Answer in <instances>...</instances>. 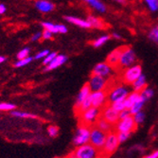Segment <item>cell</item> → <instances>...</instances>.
Listing matches in <instances>:
<instances>
[{
  "label": "cell",
  "mask_w": 158,
  "mask_h": 158,
  "mask_svg": "<svg viewBox=\"0 0 158 158\" xmlns=\"http://www.w3.org/2000/svg\"><path fill=\"white\" fill-rule=\"evenodd\" d=\"M87 83H88L92 92L100 91V90L107 91L110 87V79L92 74Z\"/></svg>",
  "instance_id": "obj_9"
},
{
  "label": "cell",
  "mask_w": 158,
  "mask_h": 158,
  "mask_svg": "<svg viewBox=\"0 0 158 158\" xmlns=\"http://www.w3.org/2000/svg\"><path fill=\"white\" fill-rule=\"evenodd\" d=\"M6 60H7V58H6L5 56H1V55H0V64H3V63H5Z\"/></svg>",
  "instance_id": "obj_46"
},
{
  "label": "cell",
  "mask_w": 158,
  "mask_h": 158,
  "mask_svg": "<svg viewBox=\"0 0 158 158\" xmlns=\"http://www.w3.org/2000/svg\"><path fill=\"white\" fill-rule=\"evenodd\" d=\"M139 94H140V98L143 100H145V102H148V100H150L153 97L154 91H153V89H152L150 87H147V86H146L144 89H142L139 92Z\"/></svg>",
  "instance_id": "obj_27"
},
{
  "label": "cell",
  "mask_w": 158,
  "mask_h": 158,
  "mask_svg": "<svg viewBox=\"0 0 158 158\" xmlns=\"http://www.w3.org/2000/svg\"><path fill=\"white\" fill-rule=\"evenodd\" d=\"M118 145H119V141L118 138V135L116 133H112V132L108 133L106 141L104 143V146H103L102 150L100 151L102 153L103 158H107L108 156L113 154L117 151Z\"/></svg>",
  "instance_id": "obj_6"
},
{
  "label": "cell",
  "mask_w": 158,
  "mask_h": 158,
  "mask_svg": "<svg viewBox=\"0 0 158 158\" xmlns=\"http://www.w3.org/2000/svg\"><path fill=\"white\" fill-rule=\"evenodd\" d=\"M117 135H118V138L119 143H123V142H125L129 137L131 136L132 133H128V132H119V133H117Z\"/></svg>",
  "instance_id": "obj_37"
},
{
  "label": "cell",
  "mask_w": 158,
  "mask_h": 158,
  "mask_svg": "<svg viewBox=\"0 0 158 158\" xmlns=\"http://www.w3.org/2000/svg\"><path fill=\"white\" fill-rule=\"evenodd\" d=\"M111 37H113L114 39H116V40H121V39H122L121 35L118 34V33H117V32H114V33L111 35Z\"/></svg>",
  "instance_id": "obj_45"
},
{
  "label": "cell",
  "mask_w": 158,
  "mask_h": 158,
  "mask_svg": "<svg viewBox=\"0 0 158 158\" xmlns=\"http://www.w3.org/2000/svg\"><path fill=\"white\" fill-rule=\"evenodd\" d=\"M146 86H147V79H146V76L143 73L131 84L132 90L136 91V92H140L142 89H144Z\"/></svg>",
  "instance_id": "obj_19"
},
{
  "label": "cell",
  "mask_w": 158,
  "mask_h": 158,
  "mask_svg": "<svg viewBox=\"0 0 158 158\" xmlns=\"http://www.w3.org/2000/svg\"><path fill=\"white\" fill-rule=\"evenodd\" d=\"M58 54L57 52H49L44 59H43V64L44 65H48L54 58H55V56Z\"/></svg>",
  "instance_id": "obj_38"
},
{
  "label": "cell",
  "mask_w": 158,
  "mask_h": 158,
  "mask_svg": "<svg viewBox=\"0 0 158 158\" xmlns=\"http://www.w3.org/2000/svg\"><path fill=\"white\" fill-rule=\"evenodd\" d=\"M48 134L50 137H56L59 135V128L54 125H50L48 127Z\"/></svg>",
  "instance_id": "obj_33"
},
{
  "label": "cell",
  "mask_w": 158,
  "mask_h": 158,
  "mask_svg": "<svg viewBox=\"0 0 158 158\" xmlns=\"http://www.w3.org/2000/svg\"><path fill=\"white\" fill-rule=\"evenodd\" d=\"M137 61V57L135 50L130 47H122L118 68L125 69L129 66L135 64Z\"/></svg>",
  "instance_id": "obj_4"
},
{
  "label": "cell",
  "mask_w": 158,
  "mask_h": 158,
  "mask_svg": "<svg viewBox=\"0 0 158 158\" xmlns=\"http://www.w3.org/2000/svg\"><path fill=\"white\" fill-rule=\"evenodd\" d=\"M68 58L67 56L64 55V54H57L55 56V58L48 64L46 65V71H50V70H54L56 68L60 67L61 65L64 64L66 62H67Z\"/></svg>",
  "instance_id": "obj_17"
},
{
  "label": "cell",
  "mask_w": 158,
  "mask_h": 158,
  "mask_svg": "<svg viewBox=\"0 0 158 158\" xmlns=\"http://www.w3.org/2000/svg\"><path fill=\"white\" fill-rule=\"evenodd\" d=\"M90 130H91V127L86 126L84 124H81L78 127L77 131L75 133V135H74V138H73V143L76 147L89 143Z\"/></svg>",
  "instance_id": "obj_8"
},
{
  "label": "cell",
  "mask_w": 158,
  "mask_h": 158,
  "mask_svg": "<svg viewBox=\"0 0 158 158\" xmlns=\"http://www.w3.org/2000/svg\"><path fill=\"white\" fill-rule=\"evenodd\" d=\"M110 106L114 109L116 110L117 112H121L122 110L126 109V106H125V99L123 100H118V102H112L110 103Z\"/></svg>",
  "instance_id": "obj_29"
},
{
  "label": "cell",
  "mask_w": 158,
  "mask_h": 158,
  "mask_svg": "<svg viewBox=\"0 0 158 158\" xmlns=\"http://www.w3.org/2000/svg\"><path fill=\"white\" fill-rule=\"evenodd\" d=\"M33 61V58L31 56L27 57V58H24V59H21V60H17V62H15L14 64V66L16 68H19V67H23V66H26L27 65L30 63H31Z\"/></svg>",
  "instance_id": "obj_31"
},
{
  "label": "cell",
  "mask_w": 158,
  "mask_h": 158,
  "mask_svg": "<svg viewBox=\"0 0 158 158\" xmlns=\"http://www.w3.org/2000/svg\"><path fill=\"white\" fill-rule=\"evenodd\" d=\"M68 158H76V157H75V153H74V152H70V153H69Z\"/></svg>",
  "instance_id": "obj_48"
},
{
  "label": "cell",
  "mask_w": 158,
  "mask_h": 158,
  "mask_svg": "<svg viewBox=\"0 0 158 158\" xmlns=\"http://www.w3.org/2000/svg\"><path fill=\"white\" fill-rule=\"evenodd\" d=\"M122 47L118 48L116 49L112 50L106 58V62L114 68H118L119 59H120V54H121Z\"/></svg>",
  "instance_id": "obj_16"
},
{
  "label": "cell",
  "mask_w": 158,
  "mask_h": 158,
  "mask_svg": "<svg viewBox=\"0 0 158 158\" xmlns=\"http://www.w3.org/2000/svg\"><path fill=\"white\" fill-rule=\"evenodd\" d=\"M74 153L76 158H103L102 152L88 143L77 147Z\"/></svg>",
  "instance_id": "obj_2"
},
{
  "label": "cell",
  "mask_w": 158,
  "mask_h": 158,
  "mask_svg": "<svg viewBox=\"0 0 158 158\" xmlns=\"http://www.w3.org/2000/svg\"><path fill=\"white\" fill-rule=\"evenodd\" d=\"M100 114H102V109L96 107H90L89 109L79 114V117L81 118V124L92 127L96 124L97 120L100 118Z\"/></svg>",
  "instance_id": "obj_3"
},
{
  "label": "cell",
  "mask_w": 158,
  "mask_h": 158,
  "mask_svg": "<svg viewBox=\"0 0 158 158\" xmlns=\"http://www.w3.org/2000/svg\"><path fill=\"white\" fill-rule=\"evenodd\" d=\"M42 27H44V30H48L51 31L53 34L55 33H62L64 34L68 31V28L66 26L63 24H53L50 22H42Z\"/></svg>",
  "instance_id": "obj_14"
},
{
  "label": "cell",
  "mask_w": 158,
  "mask_h": 158,
  "mask_svg": "<svg viewBox=\"0 0 158 158\" xmlns=\"http://www.w3.org/2000/svg\"><path fill=\"white\" fill-rule=\"evenodd\" d=\"M49 52H50V51H49L48 49H44V50H42V51H40V52H38V53L34 56V58H33V59H35V60L44 59L45 57H46Z\"/></svg>",
  "instance_id": "obj_39"
},
{
  "label": "cell",
  "mask_w": 158,
  "mask_h": 158,
  "mask_svg": "<svg viewBox=\"0 0 158 158\" xmlns=\"http://www.w3.org/2000/svg\"><path fill=\"white\" fill-rule=\"evenodd\" d=\"M142 74V66L140 64H133L125 69L122 72V81L126 84L131 85L140 75Z\"/></svg>",
  "instance_id": "obj_7"
},
{
  "label": "cell",
  "mask_w": 158,
  "mask_h": 158,
  "mask_svg": "<svg viewBox=\"0 0 158 158\" xmlns=\"http://www.w3.org/2000/svg\"><path fill=\"white\" fill-rule=\"evenodd\" d=\"M10 114L12 117L19 118H37L36 116L31 113H26V112H21V111H15V109L10 111Z\"/></svg>",
  "instance_id": "obj_26"
},
{
  "label": "cell",
  "mask_w": 158,
  "mask_h": 158,
  "mask_svg": "<svg viewBox=\"0 0 158 158\" xmlns=\"http://www.w3.org/2000/svg\"><path fill=\"white\" fill-rule=\"evenodd\" d=\"M87 20L91 26V27H94V28H98V30H102V28H104L105 27V23L98 17H96L94 15H89L87 17Z\"/></svg>",
  "instance_id": "obj_23"
},
{
  "label": "cell",
  "mask_w": 158,
  "mask_h": 158,
  "mask_svg": "<svg viewBox=\"0 0 158 158\" xmlns=\"http://www.w3.org/2000/svg\"><path fill=\"white\" fill-rule=\"evenodd\" d=\"M95 126L98 127V128L99 129V130H102V131H103V132H105V133H107V134L111 132L112 128H113V125L110 124L108 121H106V120H105L104 118H102V117H100V118L97 120Z\"/></svg>",
  "instance_id": "obj_24"
},
{
  "label": "cell",
  "mask_w": 158,
  "mask_h": 158,
  "mask_svg": "<svg viewBox=\"0 0 158 158\" xmlns=\"http://www.w3.org/2000/svg\"><path fill=\"white\" fill-rule=\"evenodd\" d=\"M92 107L102 109L105 105L108 104L107 102V91L106 90H100V91H94L90 94Z\"/></svg>",
  "instance_id": "obj_11"
},
{
  "label": "cell",
  "mask_w": 158,
  "mask_h": 158,
  "mask_svg": "<svg viewBox=\"0 0 158 158\" xmlns=\"http://www.w3.org/2000/svg\"><path fill=\"white\" fill-rule=\"evenodd\" d=\"M31 54V48H24L23 49H21L18 53H17V59L21 60L24 58H27Z\"/></svg>",
  "instance_id": "obj_34"
},
{
  "label": "cell",
  "mask_w": 158,
  "mask_h": 158,
  "mask_svg": "<svg viewBox=\"0 0 158 158\" xmlns=\"http://www.w3.org/2000/svg\"><path fill=\"white\" fill-rule=\"evenodd\" d=\"M114 1H116L117 3H118V4H122V5H124V4L126 3V0H114Z\"/></svg>",
  "instance_id": "obj_47"
},
{
  "label": "cell",
  "mask_w": 158,
  "mask_h": 158,
  "mask_svg": "<svg viewBox=\"0 0 158 158\" xmlns=\"http://www.w3.org/2000/svg\"><path fill=\"white\" fill-rule=\"evenodd\" d=\"M100 117H102V118H104L106 121H108L113 126L116 125L117 122L119 120L118 112L114 110L110 106V104H107L103 108H102V114H100Z\"/></svg>",
  "instance_id": "obj_13"
},
{
  "label": "cell",
  "mask_w": 158,
  "mask_h": 158,
  "mask_svg": "<svg viewBox=\"0 0 158 158\" xmlns=\"http://www.w3.org/2000/svg\"><path fill=\"white\" fill-rule=\"evenodd\" d=\"M112 37L110 35H102V36H99L98 38L95 39L93 42H92V46L95 48H100L102 47L103 45H105L106 43L111 39Z\"/></svg>",
  "instance_id": "obj_25"
},
{
  "label": "cell",
  "mask_w": 158,
  "mask_h": 158,
  "mask_svg": "<svg viewBox=\"0 0 158 158\" xmlns=\"http://www.w3.org/2000/svg\"><path fill=\"white\" fill-rule=\"evenodd\" d=\"M106 137H107V133L99 130L95 125L91 127L90 139H89V143L91 145H93L99 151H102L106 141Z\"/></svg>",
  "instance_id": "obj_5"
},
{
  "label": "cell",
  "mask_w": 158,
  "mask_h": 158,
  "mask_svg": "<svg viewBox=\"0 0 158 158\" xmlns=\"http://www.w3.org/2000/svg\"><path fill=\"white\" fill-rule=\"evenodd\" d=\"M53 37V33L48 30H44L42 31V39L44 40H51Z\"/></svg>",
  "instance_id": "obj_40"
},
{
  "label": "cell",
  "mask_w": 158,
  "mask_h": 158,
  "mask_svg": "<svg viewBox=\"0 0 158 158\" xmlns=\"http://www.w3.org/2000/svg\"><path fill=\"white\" fill-rule=\"evenodd\" d=\"M149 38L154 42H156L157 44H158V26L152 27L150 33H149Z\"/></svg>",
  "instance_id": "obj_36"
},
{
  "label": "cell",
  "mask_w": 158,
  "mask_h": 158,
  "mask_svg": "<svg viewBox=\"0 0 158 158\" xmlns=\"http://www.w3.org/2000/svg\"><path fill=\"white\" fill-rule=\"evenodd\" d=\"M143 158H158V151L152 152V154H149L145 157H143Z\"/></svg>",
  "instance_id": "obj_44"
},
{
  "label": "cell",
  "mask_w": 158,
  "mask_h": 158,
  "mask_svg": "<svg viewBox=\"0 0 158 158\" xmlns=\"http://www.w3.org/2000/svg\"><path fill=\"white\" fill-rule=\"evenodd\" d=\"M145 100H143L141 98H138V100L137 102L131 107V109H130V112H131V114L133 116V114H136V113H138V112H140L141 110H142V108L144 107V104H145Z\"/></svg>",
  "instance_id": "obj_28"
},
{
  "label": "cell",
  "mask_w": 158,
  "mask_h": 158,
  "mask_svg": "<svg viewBox=\"0 0 158 158\" xmlns=\"http://www.w3.org/2000/svg\"><path fill=\"white\" fill-rule=\"evenodd\" d=\"M16 108L13 103L10 102H1L0 103V111H12Z\"/></svg>",
  "instance_id": "obj_35"
},
{
  "label": "cell",
  "mask_w": 158,
  "mask_h": 158,
  "mask_svg": "<svg viewBox=\"0 0 158 158\" xmlns=\"http://www.w3.org/2000/svg\"><path fill=\"white\" fill-rule=\"evenodd\" d=\"M140 98V94L139 92H136V91H131V93L127 96V98H125V106H126V109H129L130 110L131 107L137 102L138 98Z\"/></svg>",
  "instance_id": "obj_22"
},
{
  "label": "cell",
  "mask_w": 158,
  "mask_h": 158,
  "mask_svg": "<svg viewBox=\"0 0 158 158\" xmlns=\"http://www.w3.org/2000/svg\"><path fill=\"white\" fill-rule=\"evenodd\" d=\"M132 87L131 85L126 84L123 81L121 83L110 86L107 90V102L108 104L118 102V100H123L127 98V96L131 93Z\"/></svg>",
  "instance_id": "obj_1"
},
{
  "label": "cell",
  "mask_w": 158,
  "mask_h": 158,
  "mask_svg": "<svg viewBox=\"0 0 158 158\" xmlns=\"http://www.w3.org/2000/svg\"><path fill=\"white\" fill-rule=\"evenodd\" d=\"M6 11H7V7H6L4 4L0 3V15H2V14H4Z\"/></svg>",
  "instance_id": "obj_43"
},
{
  "label": "cell",
  "mask_w": 158,
  "mask_h": 158,
  "mask_svg": "<svg viewBox=\"0 0 158 158\" xmlns=\"http://www.w3.org/2000/svg\"><path fill=\"white\" fill-rule=\"evenodd\" d=\"M82 1L87 3L90 7H92L94 10H96L97 11L100 13H104L107 10L106 6L104 5V3L100 1V0H82Z\"/></svg>",
  "instance_id": "obj_21"
},
{
  "label": "cell",
  "mask_w": 158,
  "mask_h": 158,
  "mask_svg": "<svg viewBox=\"0 0 158 158\" xmlns=\"http://www.w3.org/2000/svg\"><path fill=\"white\" fill-rule=\"evenodd\" d=\"M133 118H134V120L135 122L136 123V125H139L141 123L144 122V119H145V114L143 113L142 111L133 114Z\"/></svg>",
  "instance_id": "obj_32"
},
{
  "label": "cell",
  "mask_w": 158,
  "mask_h": 158,
  "mask_svg": "<svg viewBox=\"0 0 158 158\" xmlns=\"http://www.w3.org/2000/svg\"><path fill=\"white\" fill-rule=\"evenodd\" d=\"M113 72H114V67H112L107 62L97 64L92 70V74L102 76L107 79L111 78V76L113 75Z\"/></svg>",
  "instance_id": "obj_12"
},
{
  "label": "cell",
  "mask_w": 158,
  "mask_h": 158,
  "mask_svg": "<svg viewBox=\"0 0 158 158\" xmlns=\"http://www.w3.org/2000/svg\"><path fill=\"white\" fill-rule=\"evenodd\" d=\"M129 116H131V112L129 109H124L122 110L121 112L118 113V117H119V119H122V118H125Z\"/></svg>",
  "instance_id": "obj_41"
},
{
  "label": "cell",
  "mask_w": 158,
  "mask_h": 158,
  "mask_svg": "<svg viewBox=\"0 0 158 158\" xmlns=\"http://www.w3.org/2000/svg\"><path fill=\"white\" fill-rule=\"evenodd\" d=\"M64 19L68 23L72 24V25H75V26H78V27H82V28H90L91 27L89 22L86 19L85 20L84 19H81V18H78L76 16H65Z\"/></svg>",
  "instance_id": "obj_20"
},
{
  "label": "cell",
  "mask_w": 158,
  "mask_h": 158,
  "mask_svg": "<svg viewBox=\"0 0 158 158\" xmlns=\"http://www.w3.org/2000/svg\"><path fill=\"white\" fill-rule=\"evenodd\" d=\"M136 128H137V125L135 122L132 114L125 118L119 119L116 124V130L118 133H119V132L133 133L136 130Z\"/></svg>",
  "instance_id": "obj_10"
},
{
  "label": "cell",
  "mask_w": 158,
  "mask_h": 158,
  "mask_svg": "<svg viewBox=\"0 0 158 158\" xmlns=\"http://www.w3.org/2000/svg\"><path fill=\"white\" fill-rule=\"evenodd\" d=\"M35 8L43 13H48L54 10L55 6L48 0H37L35 2Z\"/></svg>",
  "instance_id": "obj_18"
},
{
  "label": "cell",
  "mask_w": 158,
  "mask_h": 158,
  "mask_svg": "<svg viewBox=\"0 0 158 158\" xmlns=\"http://www.w3.org/2000/svg\"><path fill=\"white\" fill-rule=\"evenodd\" d=\"M91 89L89 87L88 83H85L83 84V86L81 88L80 92L78 93V96L76 98V102H75V112L80 108V106L81 105V103L84 102V99L89 97L91 94Z\"/></svg>",
  "instance_id": "obj_15"
},
{
  "label": "cell",
  "mask_w": 158,
  "mask_h": 158,
  "mask_svg": "<svg viewBox=\"0 0 158 158\" xmlns=\"http://www.w3.org/2000/svg\"><path fill=\"white\" fill-rule=\"evenodd\" d=\"M152 12L158 11V0H143Z\"/></svg>",
  "instance_id": "obj_30"
},
{
  "label": "cell",
  "mask_w": 158,
  "mask_h": 158,
  "mask_svg": "<svg viewBox=\"0 0 158 158\" xmlns=\"http://www.w3.org/2000/svg\"><path fill=\"white\" fill-rule=\"evenodd\" d=\"M157 26H158V25H157Z\"/></svg>",
  "instance_id": "obj_49"
},
{
  "label": "cell",
  "mask_w": 158,
  "mask_h": 158,
  "mask_svg": "<svg viewBox=\"0 0 158 158\" xmlns=\"http://www.w3.org/2000/svg\"><path fill=\"white\" fill-rule=\"evenodd\" d=\"M42 38V32H36L34 33L32 36H31V41L32 42H35V41H38Z\"/></svg>",
  "instance_id": "obj_42"
}]
</instances>
